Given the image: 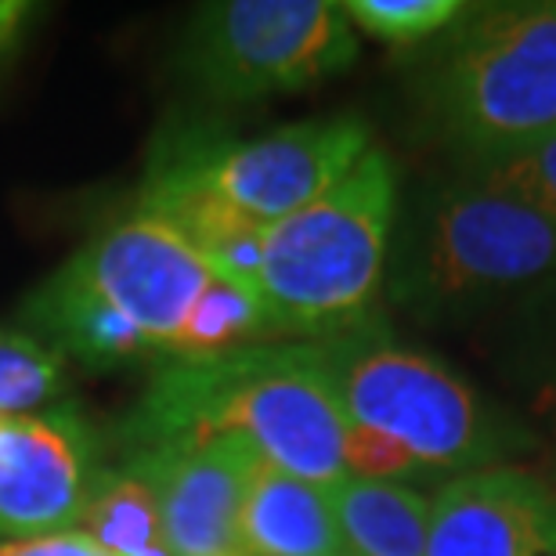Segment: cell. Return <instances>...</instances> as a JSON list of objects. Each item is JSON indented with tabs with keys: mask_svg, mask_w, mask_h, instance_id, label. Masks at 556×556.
<instances>
[{
	"mask_svg": "<svg viewBox=\"0 0 556 556\" xmlns=\"http://www.w3.org/2000/svg\"><path fill=\"white\" fill-rule=\"evenodd\" d=\"M348 416L321 343H264L206 362H170L130 416V448L239 438L261 459L318 488L348 477Z\"/></svg>",
	"mask_w": 556,
	"mask_h": 556,
	"instance_id": "cell-1",
	"label": "cell"
},
{
	"mask_svg": "<svg viewBox=\"0 0 556 556\" xmlns=\"http://www.w3.org/2000/svg\"><path fill=\"white\" fill-rule=\"evenodd\" d=\"M397 214L391 155L372 149L326 195L261 231L257 293L278 337L365 332Z\"/></svg>",
	"mask_w": 556,
	"mask_h": 556,
	"instance_id": "cell-2",
	"label": "cell"
},
{
	"mask_svg": "<svg viewBox=\"0 0 556 556\" xmlns=\"http://www.w3.org/2000/svg\"><path fill=\"white\" fill-rule=\"evenodd\" d=\"M430 102L473 166L556 135V0L481 8L433 65Z\"/></svg>",
	"mask_w": 556,
	"mask_h": 556,
	"instance_id": "cell-3",
	"label": "cell"
},
{
	"mask_svg": "<svg viewBox=\"0 0 556 556\" xmlns=\"http://www.w3.org/2000/svg\"><path fill=\"white\" fill-rule=\"evenodd\" d=\"M556 286V225L477 177L441 185L405 242L402 296L433 318Z\"/></svg>",
	"mask_w": 556,
	"mask_h": 556,
	"instance_id": "cell-4",
	"label": "cell"
},
{
	"mask_svg": "<svg viewBox=\"0 0 556 556\" xmlns=\"http://www.w3.org/2000/svg\"><path fill=\"white\" fill-rule=\"evenodd\" d=\"M321 351L343 416L405 444L422 470L473 473L509 452L473 387L430 354L369 329L321 343Z\"/></svg>",
	"mask_w": 556,
	"mask_h": 556,
	"instance_id": "cell-5",
	"label": "cell"
},
{
	"mask_svg": "<svg viewBox=\"0 0 556 556\" xmlns=\"http://www.w3.org/2000/svg\"><path fill=\"white\" fill-rule=\"evenodd\" d=\"M354 59L351 18L329 0H220L195 11L185 37L188 73L220 102L304 91Z\"/></svg>",
	"mask_w": 556,
	"mask_h": 556,
	"instance_id": "cell-6",
	"label": "cell"
},
{
	"mask_svg": "<svg viewBox=\"0 0 556 556\" xmlns=\"http://www.w3.org/2000/svg\"><path fill=\"white\" fill-rule=\"evenodd\" d=\"M372 149L358 116L307 119L253 141H195L155 166L181 174L210 195L268 228L321 199Z\"/></svg>",
	"mask_w": 556,
	"mask_h": 556,
	"instance_id": "cell-7",
	"label": "cell"
},
{
	"mask_svg": "<svg viewBox=\"0 0 556 556\" xmlns=\"http://www.w3.org/2000/svg\"><path fill=\"white\" fill-rule=\"evenodd\" d=\"M65 271L135 321L155 354L170 351L199 296L220 275L181 231L144 210L94 236Z\"/></svg>",
	"mask_w": 556,
	"mask_h": 556,
	"instance_id": "cell-8",
	"label": "cell"
},
{
	"mask_svg": "<svg viewBox=\"0 0 556 556\" xmlns=\"http://www.w3.org/2000/svg\"><path fill=\"white\" fill-rule=\"evenodd\" d=\"M91 430L70 408L0 422V535L43 539L80 525L94 470Z\"/></svg>",
	"mask_w": 556,
	"mask_h": 556,
	"instance_id": "cell-9",
	"label": "cell"
},
{
	"mask_svg": "<svg viewBox=\"0 0 556 556\" xmlns=\"http://www.w3.org/2000/svg\"><path fill=\"white\" fill-rule=\"evenodd\" d=\"M149 477L174 556L239 553V514L261 455L239 438L160 441L130 452Z\"/></svg>",
	"mask_w": 556,
	"mask_h": 556,
	"instance_id": "cell-10",
	"label": "cell"
},
{
	"mask_svg": "<svg viewBox=\"0 0 556 556\" xmlns=\"http://www.w3.org/2000/svg\"><path fill=\"white\" fill-rule=\"evenodd\" d=\"M427 556H556V495L498 466L455 477L430 503Z\"/></svg>",
	"mask_w": 556,
	"mask_h": 556,
	"instance_id": "cell-11",
	"label": "cell"
},
{
	"mask_svg": "<svg viewBox=\"0 0 556 556\" xmlns=\"http://www.w3.org/2000/svg\"><path fill=\"white\" fill-rule=\"evenodd\" d=\"M242 556H340L343 539L329 488L307 484L261 459L239 514Z\"/></svg>",
	"mask_w": 556,
	"mask_h": 556,
	"instance_id": "cell-12",
	"label": "cell"
},
{
	"mask_svg": "<svg viewBox=\"0 0 556 556\" xmlns=\"http://www.w3.org/2000/svg\"><path fill=\"white\" fill-rule=\"evenodd\" d=\"M26 318L43 332V343L87 365H127L155 354L135 321L87 293L65 268L29 300Z\"/></svg>",
	"mask_w": 556,
	"mask_h": 556,
	"instance_id": "cell-13",
	"label": "cell"
},
{
	"mask_svg": "<svg viewBox=\"0 0 556 556\" xmlns=\"http://www.w3.org/2000/svg\"><path fill=\"white\" fill-rule=\"evenodd\" d=\"M329 503L348 556H427L430 503L408 484L343 477Z\"/></svg>",
	"mask_w": 556,
	"mask_h": 556,
	"instance_id": "cell-14",
	"label": "cell"
},
{
	"mask_svg": "<svg viewBox=\"0 0 556 556\" xmlns=\"http://www.w3.org/2000/svg\"><path fill=\"white\" fill-rule=\"evenodd\" d=\"M80 535L109 556H174L155 492L135 463L102 473L80 514Z\"/></svg>",
	"mask_w": 556,
	"mask_h": 556,
	"instance_id": "cell-15",
	"label": "cell"
},
{
	"mask_svg": "<svg viewBox=\"0 0 556 556\" xmlns=\"http://www.w3.org/2000/svg\"><path fill=\"white\" fill-rule=\"evenodd\" d=\"M271 337H278V329L257 289L217 275L206 286V293L199 296V304L192 307V315L166 354L174 362H206L220 358V354L264 348Z\"/></svg>",
	"mask_w": 556,
	"mask_h": 556,
	"instance_id": "cell-16",
	"label": "cell"
},
{
	"mask_svg": "<svg viewBox=\"0 0 556 556\" xmlns=\"http://www.w3.org/2000/svg\"><path fill=\"white\" fill-rule=\"evenodd\" d=\"M62 391V354L29 332H0V416L54 402Z\"/></svg>",
	"mask_w": 556,
	"mask_h": 556,
	"instance_id": "cell-17",
	"label": "cell"
},
{
	"mask_svg": "<svg viewBox=\"0 0 556 556\" xmlns=\"http://www.w3.org/2000/svg\"><path fill=\"white\" fill-rule=\"evenodd\" d=\"M473 177L556 225V135L528 144L514 155H503L495 163L473 166Z\"/></svg>",
	"mask_w": 556,
	"mask_h": 556,
	"instance_id": "cell-18",
	"label": "cell"
},
{
	"mask_svg": "<svg viewBox=\"0 0 556 556\" xmlns=\"http://www.w3.org/2000/svg\"><path fill=\"white\" fill-rule=\"evenodd\" d=\"M343 11L372 37L391 43H416L448 29L470 8H463L459 0H351V4H343Z\"/></svg>",
	"mask_w": 556,
	"mask_h": 556,
	"instance_id": "cell-19",
	"label": "cell"
},
{
	"mask_svg": "<svg viewBox=\"0 0 556 556\" xmlns=\"http://www.w3.org/2000/svg\"><path fill=\"white\" fill-rule=\"evenodd\" d=\"M343 466L348 477H362V481H397L402 477L422 473L416 455L397 444L387 433L362 427V422H348V438H343Z\"/></svg>",
	"mask_w": 556,
	"mask_h": 556,
	"instance_id": "cell-20",
	"label": "cell"
},
{
	"mask_svg": "<svg viewBox=\"0 0 556 556\" xmlns=\"http://www.w3.org/2000/svg\"><path fill=\"white\" fill-rule=\"evenodd\" d=\"M0 556H109V553L98 549L80 531H62V535L11 542V546L0 549Z\"/></svg>",
	"mask_w": 556,
	"mask_h": 556,
	"instance_id": "cell-21",
	"label": "cell"
},
{
	"mask_svg": "<svg viewBox=\"0 0 556 556\" xmlns=\"http://www.w3.org/2000/svg\"><path fill=\"white\" fill-rule=\"evenodd\" d=\"M531 413H535V419L546 427L553 438H556V372L549 376L546 383L535 391V402H531Z\"/></svg>",
	"mask_w": 556,
	"mask_h": 556,
	"instance_id": "cell-22",
	"label": "cell"
},
{
	"mask_svg": "<svg viewBox=\"0 0 556 556\" xmlns=\"http://www.w3.org/2000/svg\"><path fill=\"white\" fill-rule=\"evenodd\" d=\"M231 556H242V553H231Z\"/></svg>",
	"mask_w": 556,
	"mask_h": 556,
	"instance_id": "cell-23",
	"label": "cell"
},
{
	"mask_svg": "<svg viewBox=\"0 0 556 556\" xmlns=\"http://www.w3.org/2000/svg\"><path fill=\"white\" fill-rule=\"evenodd\" d=\"M340 556H348V553H340Z\"/></svg>",
	"mask_w": 556,
	"mask_h": 556,
	"instance_id": "cell-24",
	"label": "cell"
}]
</instances>
